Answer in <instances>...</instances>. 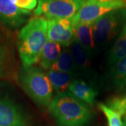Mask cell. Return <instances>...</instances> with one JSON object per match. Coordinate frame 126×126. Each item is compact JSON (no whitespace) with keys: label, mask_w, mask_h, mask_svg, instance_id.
Returning <instances> with one entry per match:
<instances>
[{"label":"cell","mask_w":126,"mask_h":126,"mask_svg":"<svg viewBox=\"0 0 126 126\" xmlns=\"http://www.w3.org/2000/svg\"><path fill=\"white\" fill-rule=\"evenodd\" d=\"M48 41V20L42 17L30 19L23 27L18 37V48L23 67L35 64Z\"/></svg>","instance_id":"6da1fadb"},{"label":"cell","mask_w":126,"mask_h":126,"mask_svg":"<svg viewBox=\"0 0 126 126\" xmlns=\"http://www.w3.org/2000/svg\"><path fill=\"white\" fill-rule=\"evenodd\" d=\"M49 111L59 126H84L91 116L88 106L69 92L57 93Z\"/></svg>","instance_id":"7a4b0ae2"},{"label":"cell","mask_w":126,"mask_h":126,"mask_svg":"<svg viewBox=\"0 0 126 126\" xmlns=\"http://www.w3.org/2000/svg\"><path fill=\"white\" fill-rule=\"evenodd\" d=\"M20 80L24 90L34 102L42 107H49L53 99V87L41 69L34 66L24 67Z\"/></svg>","instance_id":"3957f363"},{"label":"cell","mask_w":126,"mask_h":126,"mask_svg":"<svg viewBox=\"0 0 126 126\" xmlns=\"http://www.w3.org/2000/svg\"><path fill=\"white\" fill-rule=\"evenodd\" d=\"M126 24V9H116L104 14L93 23L95 44L103 46L120 34Z\"/></svg>","instance_id":"277c9868"},{"label":"cell","mask_w":126,"mask_h":126,"mask_svg":"<svg viewBox=\"0 0 126 126\" xmlns=\"http://www.w3.org/2000/svg\"><path fill=\"white\" fill-rule=\"evenodd\" d=\"M84 4L83 0H38L34 15L50 19L72 18Z\"/></svg>","instance_id":"5b68a950"},{"label":"cell","mask_w":126,"mask_h":126,"mask_svg":"<svg viewBox=\"0 0 126 126\" xmlns=\"http://www.w3.org/2000/svg\"><path fill=\"white\" fill-rule=\"evenodd\" d=\"M126 9V0L111 2L84 1L77 14L72 18L74 25L80 23H93L98 18L116 9Z\"/></svg>","instance_id":"8992f818"},{"label":"cell","mask_w":126,"mask_h":126,"mask_svg":"<svg viewBox=\"0 0 126 126\" xmlns=\"http://www.w3.org/2000/svg\"><path fill=\"white\" fill-rule=\"evenodd\" d=\"M47 20L49 41L65 47L72 45L75 40L74 25L72 18H58Z\"/></svg>","instance_id":"52a82bcc"},{"label":"cell","mask_w":126,"mask_h":126,"mask_svg":"<svg viewBox=\"0 0 126 126\" xmlns=\"http://www.w3.org/2000/svg\"><path fill=\"white\" fill-rule=\"evenodd\" d=\"M20 109L12 100L0 95V126H27Z\"/></svg>","instance_id":"ba28073f"},{"label":"cell","mask_w":126,"mask_h":126,"mask_svg":"<svg viewBox=\"0 0 126 126\" xmlns=\"http://www.w3.org/2000/svg\"><path fill=\"white\" fill-rule=\"evenodd\" d=\"M30 11L18 8L11 0H0V22L11 28H19L27 22Z\"/></svg>","instance_id":"9c48e42d"},{"label":"cell","mask_w":126,"mask_h":126,"mask_svg":"<svg viewBox=\"0 0 126 126\" xmlns=\"http://www.w3.org/2000/svg\"><path fill=\"white\" fill-rule=\"evenodd\" d=\"M62 45L48 41L39 57L38 62L43 69L50 70L62 53Z\"/></svg>","instance_id":"30bf717a"},{"label":"cell","mask_w":126,"mask_h":126,"mask_svg":"<svg viewBox=\"0 0 126 126\" xmlns=\"http://www.w3.org/2000/svg\"><path fill=\"white\" fill-rule=\"evenodd\" d=\"M69 92L76 98L85 103L93 104L96 97V92L86 82L81 80H74L68 88Z\"/></svg>","instance_id":"8fae6325"},{"label":"cell","mask_w":126,"mask_h":126,"mask_svg":"<svg viewBox=\"0 0 126 126\" xmlns=\"http://www.w3.org/2000/svg\"><path fill=\"white\" fill-rule=\"evenodd\" d=\"M75 39H77L89 53L94 48L93 23H80L74 25Z\"/></svg>","instance_id":"7c38bea8"},{"label":"cell","mask_w":126,"mask_h":126,"mask_svg":"<svg viewBox=\"0 0 126 126\" xmlns=\"http://www.w3.org/2000/svg\"><path fill=\"white\" fill-rule=\"evenodd\" d=\"M126 58V24L118 36L109 55L108 64L113 67L121 60Z\"/></svg>","instance_id":"4fadbf2b"},{"label":"cell","mask_w":126,"mask_h":126,"mask_svg":"<svg viewBox=\"0 0 126 126\" xmlns=\"http://www.w3.org/2000/svg\"><path fill=\"white\" fill-rule=\"evenodd\" d=\"M111 78L115 88L120 92H126V58L111 67Z\"/></svg>","instance_id":"5bb4252c"},{"label":"cell","mask_w":126,"mask_h":126,"mask_svg":"<svg viewBox=\"0 0 126 126\" xmlns=\"http://www.w3.org/2000/svg\"><path fill=\"white\" fill-rule=\"evenodd\" d=\"M47 77L57 93L67 92L70 83H72V76L69 73L57 72L50 69L47 72Z\"/></svg>","instance_id":"9a60e30c"},{"label":"cell","mask_w":126,"mask_h":126,"mask_svg":"<svg viewBox=\"0 0 126 126\" xmlns=\"http://www.w3.org/2000/svg\"><path fill=\"white\" fill-rule=\"evenodd\" d=\"M71 53L74 62L79 67L83 69L89 67V53L77 39L72 43Z\"/></svg>","instance_id":"2e32d148"},{"label":"cell","mask_w":126,"mask_h":126,"mask_svg":"<svg viewBox=\"0 0 126 126\" xmlns=\"http://www.w3.org/2000/svg\"><path fill=\"white\" fill-rule=\"evenodd\" d=\"M75 63L72 58L71 52L68 49L63 50L58 60L52 66L51 70L70 74L74 68Z\"/></svg>","instance_id":"e0dca14e"},{"label":"cell","mask_w":126,"mask_h":126,"mask_svg":"<svg viewBox=\"0 0 126 126\" xmlns=\"http://www.w3.org/2000/svg\"><path fill=\"white\" fill-rule=\"evenodd\" d=\"M98 107L107 118L109 126H124L122 121L121 115L119 113L115 111L104 104H99Z\"/></svg>","instance_id":"ac0fdd59"},{"label":"cell","mask_w":126,"mask_h":126,"mask_svg":"<svg viewBox=\"0 0 126 126\" xmlns=\"http://www.w3.org/2000/svg\"><path fill=\"white\" fill-rule=\"evenodd\" d=\"M109 107L119 113L121 116L126 117V97H116L109 102Z\"/></svg>","instance_id":"d6986e66"},{"label":"cell","mask_w":126,"mask_h":126,"mask_svg":"<svg viewBox=\"0 0 126 126\" xmlns=\"http://www.w3.org/2000/svg\"><path fill=\"white\" fill-rule=\"evenodd\" d=\"M20 9L30 11L37 6V0H11Z\"/></svg>","instance_id":"ffe728a7"},{"label":"cell","mask_w":126,"mask_h":126,"mask_svg":"<svg viewBox=\"0 0 126 126\" xmlns=\"http://www.w3.org/2000/svg\"><path fill=\"white\" fill-rule=\"evenodd\" d=\"M3 69H4V53L0 48V77L2 74Z\"/></svg>","instance_id":"44dd1931"},{"label":"cell","mask_w":126,"mask_h":126,"mask_svg":"<svg viewBox=\"0 0 126 126\" xmlns=\"http://www.w3.org/2000/svg\"><path fill=\"white\" fill-rule=\"evenodd\" d=\"M84 1H97V2H111L118 0H83Z\"/></svg>","instance_id":"7402d4cb"},{"label":"cell","mask_w":126,"mask_h":126,"mask_svg":"<svg viewBox=\"0 0 126 126\" xmlns=\"http://www.w3.org/2000/svg\"><path fill=\"white\" fill-rule=\"evenodd\" d=\"M123 118H124V123H123V125H124V126H126V117H124Z\"/></svg>","instance_id":"603a6c76"}]
</instances>
